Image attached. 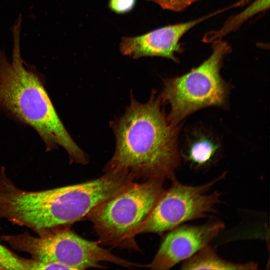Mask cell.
Returning <instances> with one entry per match:
<instances>
[{
    "instance_id": "obj_1",
    "label": "cell",
    "mask_w": 270,
    "mask_h": 270,
    "mask_svg": "<svg viewBox=\"0 0 270 270\" xmlns=\"http://www.w3.org/2000/svg\"><path fill=\"white\" fill-rule=\"evenodd\" d=\"M160 94L153 90L145 102L132 94L124 112L110 123L116 139L104 171L122 170L136 178L172 180L180 166V126L168 122Z\"/></svg>"
},
{
    "instance_id": "obj_2",
    "label": "cell",
    "mask_w": 270,
    "mask_h": 270,
    "mask_svg": "<svg viewBox=\"0 0 270 270\" xmlns=\"http://www.w3.org/2000/svg\"><path fill=\"white\" fill-rule=\"evenodd\" d=\"M22 18L12 28V61L0 50V107L10 118L36 131L47 151L60 146L70 162L86 164L87 154L78 146L57 114L44 87V79L28 65L20 52Z\"/></svg>"
},
{
    "instance_id": "obj_3",
    "label": "cell",
    "mask_w": 270,
    "mask_h": 270,
    "mask_svg": "<svg viewBox=\"0 0 270 270\" xmlns=\"http://www.w3.org/2000/svg\"><path fill=\"white\" fill-rule=\"evenodd\" d=\"M101 196L92 180L40 191L16 186L0 170V220L26 226L38 234L61 228L86 217L98 205Z\"/></svg>"
},
{
    "instance_id": "obj_4",
    "label": "cell",
    "mask_w": 270,
    "mask_h": 270,
    "mask_svg": "<svg viewBox=\"0 0 270 270\" xmlns=\"http://www.w3.org/2000/svg\"><path fill=\"white\" fill-rule=\"evenodd\" d=\"M231 50L224 41L214 42L210 55L199 66L181 76L162 80L160 96L170 106L166 116L170 124L179 126L202 108L228 106L230 86L222 78L220 70Z\"/></svg>"
},
{
    "instance_id": "obj_5",
    "label": "cell",
    "mask_w": 270,
    "mask_h": 270,
    "mask_svg": "<svg viewBox=\"0 0 270 270\" xmlns=\"http://www.w3.org/2000/svg\"><path fill=\"white\" fill-rule=\"evenodd\" d=\"M165 180L150 178L130 186L104 201L86 216L102 242L112 246H135V232L164 192Z\"/></svg>"
},
{
    "instance_id": "obj_6",
    "label": "cell",
    "mask_w": 270,
    "mask_h": 270,
    "mask_svg": "<svg viewBox=\"0 0 270 270\" xmlns=\"http://www.w3.org/2000/svg\"><path fill=\"white\" fill-rule=\"evenodd\" d=\"M38 236L27 232L4 235L0 240L13 249L30 254L40 262L59 263L69 270L99 268L107 256L106 250L98 242L86 240L66 228H58L42 232Z\"/></svg>"
},
{
    "instance_id": "obj_7",
    "label": "cell",
    "mask_w": 270,
    "mask_h": 270,
    "mask_svg": "<svg viewBox=\"0 0 270 270\" xmlns=\"http://www.w3.org/2000/svg\"><path fill=\"white\" fill-rule=\"evenodd\" d=\"M222 174L212 180L200 186H188L176 178L163 194L149 214L137 228L135 236L144 233L161 234L185 222L206 218L217 212L216 206L221 202L218 191L208 194L218 182L226 178Z\"/></svg>"
},
{
    "instance_id": "obj_8",
    "label": "cell",
    "mask_w": 270,
    "mask_h": 270,
    "mask_svg": "<svg viewBox=\"0 0 270 270\" xmlns=\"http://www.w3.org/2000/svg\"><path fill=\"white\" fill-rule=\"evenodd\" d=\"M224 228L222 222L213 218L204 224H181L172 228L165 236L147 267L158 270L172 268L210 244Z\"/></svg>"
},
{
    "instance_id": "obj_9",
    "label": "cell",
    "mask_w": 270,
    "mask_h": 270,
    "mask_svg": "<svg viewBox=\"0 0 270 270\" xmlns=\"http://www.w3.org/2000/svg\"><path fill=\"white\" fill-rule=\"evenodd\" d=\"M218 12L161 27L139 36L123 37L120 44V50L122 54L133 58L159 56L178 62L176 54L182 51L180 43L182 38L195 26Z\"/></svg>"
},
{
    "instance_id": "obj_10",
    "label": "cell",
    "mask_w": 270,
    "mask_h": 270,
    "mask_svg": "<svg viewBox=\"0 0 270 270\" xmlns=\"http://www.w3.org/2000/svg\"><path fill=\"white\" fill-rule=\"evenodd\" d=\"M179 152L180 158L191 168L202 169L218 160L222 144L218 137L210 130L196 126L186 131Z\"/></svg>"
},
{
    "instance_id": "obj_11",
    "label": "cell",
    "mask_w": 270,
    "mask_h": 270,
    "mask_svg": "<svg viewBox=\"0 0 270 270\" xmlns=\"http://www.w3.org/2000/svg\"><path fill=\"white\" fill-rule=\"evenodd\" d=\"M258 265L250 262L238 264L224 260L216 252L214 246L208 244L192 257L183 262L182 270H256Z\"/></svg>"
},
{
    "instance_id": "obj_12",
    "label": "cell",
    "mask_w": 270,
    "mask_h": 270,
    "mask_svg": "<svg viewBox=\"0 0 270 270\" xmlns=\"http://www.w3.org/2000/svg\"><path fill=\"white\" fill-rule=\"evenodd\" d=\"M270 0H255L254 2L238 14L228 18L218 30L206 34V42H216L222 40L224 36L239 28L245 22L256 14L269 8Z\"/></svg>"
},
{
    "instance_id": "obj_13",
    "label": "cell",
    "mask_w": 270,
    "mask_h": 270,
    "mask_svg": "<svg viewBox=\"0 0 270 270\" xmlns=\"http://www.w3.org/2000/svg\"><path fill=\"white\" fill-rule=\"evenodd\" d=\"M24 268L23 258L0 244V270H18Z\"/></svg>"
},
{
    "instance_id": "obj_14",
    "label": "cell",
    "mask_w": 270,
    "mask_h": 270,
    "mask_svg": "<svg viewBox=\"0 0 270 270\" xmlns=\"http://www.w3.org/2000/svg\"><path fill=\"white\" fill-rule=\"evenodd\" d=\"M162 8L174 12H181L198 0H148Z\"/></svg>"
},
{
    "instance_id": "obj_15",
    "label": "cell",
    "mask_w": 270,
    "mask_h": 270,
    "mask_svg": "<svg viewBox=\"0 0 270 270\" xmlns=\"http://www.w3.org/2000/svg\"><path fill=\"white\" fill-rule=\"evenodd\" d=\"M136 0H109L108 6L111 10L118 14H124L132 10Z\"/></svg>"
}]
</instances>
